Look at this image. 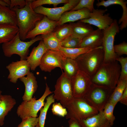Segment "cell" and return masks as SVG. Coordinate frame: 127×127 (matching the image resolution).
I'll list each match as a JSON object with an SVG mask.
<instances>
[{"label": "cell", "instance_id": "2e32d148", "mask_svg": "<svg viewBox=\"0 0 127 127\" xmlns=\"http://www.w3.org/2000/svg\"><path fill=\"white\" fill-rule=\"evenodd\" d=\"M86 8L75 11H70L64 13L57 21L58 26L68 22H73L88 18L90 13Z\"/></svg>", "mask_w": 127, "mask_h": 127}, {"label": "cell", "instance_id": "ac0fdd59", "mask_svg": "<svg viewBox=\"0 0 127 127\" xmlns=\"http://www.w3.org/2000/svg\"><path fill=\"white\" fill-rule=\"evenodd\" d=\"M47 50L43 40L40 41L37 47L33 48L26 59L31 70L34 71L39 66L42 57Z\"/></svg>", "mask_w": 127, "mask_h": 127}, {"label": "cell", "instance_id": "ee69618b", "mask_svg": "<svg viewBox=\"0 0 127 127\" xmlns=\"http://www.w3.org/2000/svg\"><path fill=\"white\" fill-rule=\"evenodd\" d=\"M2 93V91H1V90H0V99L2 95L1 94Z\"/></svg>", "mask_w": 127, "mask_h": 127}, {"label": "cell", "instance_id": "9a60e30c", "mask_svg": "<svg viewBox=\"0 0 127 127\" xmlns=\"http://www.w3.org/2000/svg\"><path fill=\"white\" fill-rule=\"evenodd\" d=\"M58 21H53L44 16L41 20L36 24L34 28L27 35L26 39H32L36 36L53 32L58 26Z\"/></svg>", "mask_w": 127, "mask_h": 127}, {"label": "cell", "instance_id": "7bdbcfd3", "mask_svg": "<svg viewBox=\"0 0 127 127\" xmlns=\"http://www.w3.org/2000/svg\"><path fill=\"white\" fill-rule=\"evenodd\" d=\"M4 1L10 6L11 4V0H3Z\"/></svg>", "mask_w": 127, "mask_h": 127}, {"label": "cell", "instance_id": "f1b7e54d", "mask_svg": "<svg viewBox=\"0 0 127 127\" xmlns=\"http://www.w3.org/2000/svg\"><path fill=\"white\" fill-rule=\"evenodd\" d=\"M53 32L58 39L61 42L71 36L72 33V26L70 23L64 24L57 26Z\"/></svg>", "mask_w": 127, "mask_h": 127}, {"label": "cell", "instance_id": "d6a6232c", "mask_svg": "<svg viewBox=\"0 0 127 127\" xmlns=\"http://www.w3.org/2000/svg\"><path fill=\"white\" fill-rule=\"evenodd\" d=\"M82 39L70 36L61 42V47L67 48H78Z\"/></svg>", "mask_w": 127, "mask_h": 127}, {"label": "cell", "instance_id": "5bb4252c", "mask_svg": "<svg viewBox=\"0 0 127 127\" xmlns=\"http://www.w3.org/2000/svg\"><path fill=\"white\" fill-rule=\"evenodd\" d=\"M9 72L8 78L11 82L15 83L18 79L27 75L30 72V66L26 60L12 62L6 66Z\"/></svg>", "mask_w": 127, "mask_h": 127}, {"label": "cell", "instance_id": "83f0119b", "mask_svg": "<svg viewBox=\"0 0 127 127\" xmlns=\"http://www.w3.org/2000/svg\"><path fill=\"white\" fill-rule=\"evenodd\" d=\"M127 87V78L119 79L114 89L109 102L116 105L119 102L123 93Z\"/></svg>", "mask_w": 127, "mask_h": 127}, {"label": "cell", "instance_id": "ab89813d", "mask_svg": "<svg viewBox=\"0 0 127 127\" xmlns=\"http://www.w3.org/2000/svg\"><path fill=\"white\" fill-rule=\"evenodd\" d=\"M119 102L125 105H127V87L125 89Z\"/></svg>", "mask_w": 127, "mask_h": 127}, {"label": "cell", "instance_id": "d590c367", "mask_svg": "<svg viewBox=\"0 0 127 127\" xmlns=\"http://www.w3.org/2000/svg\"><path fill=\"white\" fill-rule=\"evenodd\" d=\"M116 60L121 64V72L119 79L127 78V57L118 56Z\"/></svg>", "mask_w": 127, "mask_h": 127}, {"label": "cell", "instance_id": "f35d334b", "mask_svg": "<svg viewBox=\"0 0 127 127\" xmlns=\"http://www.w3.org/2000/svg\"><path fill=\"white\" fill-rule=\"evenodd\" d=\"M11 1L9 7L11 9L16 7L19 8H23L27 4L26 0H11Z\"/></svg>", "mask_w": 127, "mask_h": 127}, {"label": "cell", "instance_id": "d4e9b609", "mask_svg": "<svg viewBox=\"0 0 127 127\" xmlns=\"http://www.w3.org/2000/svg\"><path fill=\"white\" fill-rule=\"evenodd\" d=\"M19 32L17 26L0 25V44L4 43L10 41Z\"/></svg>", "mask_w": 127, "mask_h": 127}, {"label": "cell", "instance_id": "603a6c76", "mask_svg": "<svg viewBox=\"0 0 127 127\" xmlns=\"http://www.w3.org/2000/svg\"><path fill=\"white\" fill-rule=\"evenodd\" d=\"M70 23L72 28L71 36L75 37L82 39L94 30L91 25L80 20L76 23Z\"/></svg>", "mask_w": 127, "mask_h": 127}, {"label": "cell", "instance_id": "44dd1931", "mask_svg": "<svg viewBox=\"0 0 127 127\" xmlns=\"http://www.w3.org/2000/svg\"><path fill=\"white\" fill-rule=\"evenodd\" d=\"M16 103L15 99L9 95H2L0 99V126L4 123L5 116Z\"/></svg>", "mask_w": 127, "mask_h": 127}, {"label": "cell", "instance_id": "30bf717a", "mask_svg": "<svg viewBox=\"0 0 127 127\" xmlns=\"http://www.w3.org/2000/svg\"><path fill=\"white\" fill-rule=\"evenodd\" d=\"M71 79L74 98L83 99L93 83L91 77L79 70Z\"/></svg>", "mask_w": 127, "mask_h": 127}, {"label": "cell", "instance_id": "60d3db41", "mask_svg": "<svg viewBox=\"0 0 127 127\" xmlns=\"http://www.w3.org/2000/svg\"><path fill=\"white\" fill-rule=\"evenodd\" d=\"M68 127H81L79 123L76 121L72 119H69L68 121ZM61 127H64L62 126Z\"/></svg>", "mask_w": 127, "mask_h": 127}, {"label": "cell", "instance_id": "7402d4cb", "mask_svg": "<svg viewBox=\"0 0 127 127\" xmlns=\"http://www.w3.org/2000/svg\"><path fill=\"white\" fill-rule=\"evenodd\" d=\"M16 26L15 12L9 7L0 5V25Z\"/></svg>", "mask_w": 127, "mask_h": 127}, {"label": "cell", "instance_id": "7c38bea8", "mask_svg": "<svg viewBox=\"0 0 127 127\" xmlns=\"http://www.w3.org/2000/svg\"><path fill=\"white\" fill-rule=\"evenodd\" d=\"M107 11V9H95L90 12L88 18L80 21L95 26L102 30H104L109 27L114 21L109 13L105 14Z\"/></svg>", "mask_w": 127, "mask_h": 127}, {"label": "cell", "instance_id": "f6af8a7d", "mask_svg": "<svg viewBox=\"0 0 127 127\" xmlns=\"http://www.w3.org/2000/svg\"><path fill=\"white\" fill-rule=\"evenodd\" d=\"M36 127H40L38 123L37 125L36 126Z\"/></svg>", "mask_w": 127, "mask_h": 127}, {"label": "cell", "instance_id": "74e56055", "mask_svg": "<svg viewBox=\"0 0 127 127\" xmlns=\"http://www.w3.org/2000/svg\"><path fill=\"white\" fill-rule=\"evenodd\" d=\"M114 52L118 56H120L123 55H127V43L123 41L118 44L114 45Z\"/></svg>", "mask_w": 127, "mask_h": 127}, {"label": "cell", "instance_id": "4fadbf2b", "mask_svg": "<svg viewBox=\"0 0 127 127\" xmlns=\"http://www.w3.org/2000/svg\"><path fill=\"white\" fill-rule=\"evenodd\" d=\"M64 57L58 51L47 50L42 57L40 67L42 71L49 72L57 67L62 70L61 62Z\"/></svg>", "mask_w": 127, "mask_h": 127}, {"label": "cell", "instance_id": "e0dca14e", "mask_svg": "<svg viewBox=\"0 0 127 127\" xmlns=\"http://www.w3.org/2000/svg\"><path fill=\"white\" fill-rule=\"evenodd\" d=\"M26 75L19 79L25 86L24 92L22 97L23 100L24 101L31 99L38 87L36 77L33 73L30 72Z\"/></svg>", "mask_w": 127, "mask_h": 127}, {"label": "cell", "instance_id": "d6986e66", "mask_svg": "<svg viewBox=\"0 0 127 127\" xmlns=\"http://www.w3.org/2000/svg\"><path fill=\"white\" fill-rule=\"evenodd\" d=\"M103 34L102 30L98 28L94 30L82 39L78 48L89 47L92 48L102 46Z\"/></svg>", "mask_w": 127, "mask_h": 127}, {"label": "cell", "instance_id": "1f68e13d", "mask_svg": "<svg viewBox=\"0 0 127 127\" xmlns=\"http://www.w3.org/2000/svg\"><path fill=\"white\" fill-rule=\"evenodd\" d=\"M116 105L108 102L105 105L103 111V115L112 127L115 118L113 114L114 108Z\"/></svg>", "mask_w": 127, "mask_h": 127}, {"label": "cell", "instance_id": "cb8c5ba5", "mask_svg": "<svg viewBox=\"0 0 127 127\" xmlns=\"http://www.w3.org/2000/svg\"><path fill=\"white\" fill-rule=\"evenodd\" d=\"M61 65L64 74L71 79L75 76L79 70L75 60L64 57L62 61Z\"/></svg>", "mask_w": 127, "mask_h": 127}, {"label": "cell", "instance_id": "e575fe53", "mask_svg": "<svg viewBox=\"0 0 127 127\" xmlns=\"http://www.w3.org/2000/svg\"><path fill=\"white\" fill-rule=\"evenodd\" d=\"M53 114L55 115L64 117L67 113L66 108L64 107L60 103H54L51 109Z\"/></svg>", "mask_w": 127, "mask_h": 127}, {"label": "cell", "instance_id": "ba28073f", "mask_svg": "<svg viewBox=\"0 0 127 127\" xmlns=\"http://www.w3.org/2000/svg\"><path fill=\"white\" fill-rule=\"evenodd\" d=\"M66 108L67 111L66 119L76 121L92 117L99 112L82 99L74 98Z\"/></svg>", "mask_w": 127, "mask_h": 127}, {"label": "cell", "instance_id": "4316f807", "mask_svg": "<svg viewBox=\"0 0 127 127\" xmlns=\"http://www.w3.org/2000/svg\"><path fill=\"white\" fill-rule=\"evenodd\" d=\"M41 36L47 50L57 51L61 46V42L58 39L54 32Z\"/></svg>", "mask_w": 127, "mask_h": 127}, {"label": "cell", "instance_id": "ffe728a7", "mask_svg": "<svg viewBox=\"0 0 127 127\" xmlns=\"http://www.w3.org/2000/svg\"><path fill=\"white\" fill-rule=\"evenodd\" d=\"M77 121L81 127H112L103 111L99 112L92 117Z\"/></svg>", "mask_w": 127, "mask_h": 127}, {"label": "cell", "instance_id": "4dcf8cb0", "mask_svg": "<svg viewBox=\"0 0 127 127\" xmlns=\"http://www.w3.org/2000/svg\"><path fill=\"white\" fill-rule=\"evenodd\" d=\"M69 0H34L31 3L32 8L34 9L42 5L48 4L53 5L54 8L60 4H66Z\"/></svg>", "mask_w": 127, "mask_h": 127}, {"label": "cell", "instance_id": "52a82bcc", "mask_svg": "<svg viewBox=\"0 0 127 127\" xmlns=\"http://www.w3.org/2000/svg\"><path fill=\"white\" fill-rule=\"evenodd\" d=\"M55 88L54 98L60 101L63 107L66 108L74 98L71 79L62 71L57 80Z\"/></svg>", "mask_w": 127, "mask_h": 127}, {"label": "cell", "instance_id": "8fae6325", "mask_svg": "<svg viewBox=\"0 0 127 127\" xmlns=\"http://www.w3.org/2000/svg\"><path fill=\"white\" fill-rule=\"evenodd\" d=\"M79 0H69L67 3L63 6L54 8H49L42 6L34 9L36 13L45 16L51 20L58 21L62 15L68 10L71 11L79 3Z\"/></svg>", "mask_w": 127, "mask_h": 127}, {"label": "cell", "instance_id": "8992f818", "mask_svg": "<svg viewBox=\"0 0 127 127\" xmlns=\"http://www.w3.org/2000/svg\"><path fill=\"white\" fill-rule=\"evenodd\" d=\"M52 92L46 83L45 90L42 96L37 100L34 97L29 101L22 102L17 107V115L22 120L29 117H37L38 111L44 106L46 98Z\"/></svg>", "mask_w": 127, "mask_h": 127}, {"label": "cell", "instance_id": "8d00e7d4", "mask_svg": "<svg viewBox=\"0 0 127 127\" xmlns=\"http://www.w3.org/2000/svg\"><path fill=\"white\" fill-rule=\"evenodd\" d=\"M38 120V117H29L22 120L17 127H36Z\"/></svg>", "mask_w": 127, "mask_h": 127}, {"label": "cell", "instance_id": "484cf974", "mask_svg": "<svg viewBox=\"0 0 127 127\" xmlns=\"http://www.w3.org/2000/svg\"><path fill=\"white\" fill-rule=\"evenodd\" d=\"M93 49L89 47L67 48L61 46L57 51L65 58L76 60L80 55Z\"/></svg>", "mask_w": 127, "mask_h": 127}, {"label": "cell", "instance_id": "6da1fadb", "mask_svg": "<svg viewBox=\"0 0 127 127\" xmlns=\"http://www.w3.org/2000/svg\"><path fill=\"white\" fill-rule=\"evenodd\" d=\"M26 0L27 4L23 8H19L16 7L12 9L16 12L20 37L23 41L26 40L27 34L34 28L36 23L44 16L36 13L32 8L31 3L34 0Z\"/></svg>", "mask_w": 127, "mask_h": 127}, {"label": "cell", "instance_id": "836d02e7", "mask_svg": "<svg viewBox=\"0 0 127 127\" xmlns=\"http://www.w3.org/2000/svg\"><path fill=\"white\" fill-rule=\"evenodd\" d=\"M94 0H79L76 5L71 11L80 10L83 8L88 9L90 12H92L95 9L94 6Z\"/></svg>", "mask_w": 127, "mask_h": 127}, {"label": "cell", "instance_id": "7a4b0ae2", "mask_svg": "<svg viewBox=\"0 0 127 127\" xmlns=\"http://www.w3.org/2000/svg\"><path fill=\"white\" fill-rule=\"evenodd\" d=\"M121 70L120 65L116 60L103 63L91 78L92 82L96 84L114 89L119 81Z\"/></svg>", "mask_w": 127, "mask_h": 127}, {"label": "cell", "instance_id": "9c48e42d", "mask_svg": "<svg viewBox=\"0 0 127 127\" xmlns=\"http://www.w3.org/2000/svg\"><path fill=\"white\" fill-rule=\"evenodd\" d=\"M119 30L117 20L114 19L109 27L102 30L103 37L102 46L104 52V63L115 61L118 56L114 52V44L115 36Z\"/></svg>", "mask_w": 127, "mask_h": 127}, {"label": "cell", "instance_id": "b9f144b4", "mask_svg": "<svg viewBox=\"0 0 127 127\" xmlns=\"http://www.w3.org/2000/svg\"><path fill=\"white\" fill-rule=\"evenodd\" d=\"M0 5L9 7V6L3 0H0Z\"/></svg>", "mask_w": 127, "mask_h": 127}, {"label": "cell", "instance_id": "277c9868", "mask_svg": "<svg viewBox=\"0 0 127 127\" xmlns=\"http://www.w3.org/2000/svg\"><path fill=\"white\" fill-rule=\"evenodd\" d=\"M114 89L93 83L83 99L99 112H101L109 102Z\"/></svg>", "mask_w": 127, "mask_h": 127}, {"label": "cell", "instance_id": "3957f363", "mask_svg": "<svg viewBox=\"0 0 127 127\" xmlns=\"http://www.w3.org/2000/svg\"><path fill=\"white\" fill-rule=\"evenodd\" d=\"M104 57V51L101 46L80 55L75 60L79 70L91 78L103 63Z\"/></svg>", "mask_w": 127, "mask_h": 127}, {"label": "cell", "instance_id": "f546056e", "mask_svg": "<svg viewBox=\"0 0 127 127\" xmlns=\"http://www.w3.org/2000/svg\"><path fill=\"white\" fill-rule=\"evenodd\" d=\"M53 94L48 96L46 99L44 106L40 110L38 123L40 127H44L47 112L50 106L55 101Z\"/></svg>", "mask_w": 127, "mask_h": 127}, {"label": "cell", "instance_id": "5b68a950", "mask_svg": "<svg viewBox=\"0 0 127 127\" xmlns=\"http://www.w3.org/2000/svg\"><path fill=\"white\" fill-rule=\"evenodd\" d=\"M43 40L41 35H38L29 41L25 42L20 39L19 32L10 41L3 44L2 50L4 56L10 57L13 54L18 55L20 60H26L30 47L36 42Z\"/></svg>", "mask_w": 127, "mask_h": 127}]
</instances>
